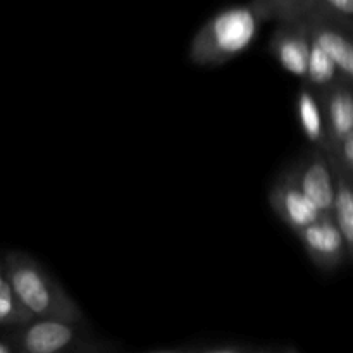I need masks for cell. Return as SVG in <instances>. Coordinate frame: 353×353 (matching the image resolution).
<instances>
[{
    "label": "cell",
    "instance_id": "6da1fadb",
    "mask_svg": "<svg viewBox=\"0 0 353 353\" xmlns=\"http://www.w3.org/2000/svg\"><path fill=\"white\" fill-rule=\"evenodd\" d=\"M265 19L252 2L230 6L205 21L193 34L188 59L199 68H217L243 54Z\"/></svg>",
    "mask_w": 353,
    "mask_h": 353
},
{
    "label": "cell",
    "instance_id": "9a60e30c",
    "mask_svg": "<svg viewBox=\"0 0 353 353\" xmlns=\"http://www.w3.org/2000/svg\"><path fill=\"white\" fill-rule=\"evenodd\" d=\"M262 17L268 21H281L286 17L302 16L316 0H250Z\"/></svg>",
    "mask_w": 353,
    "mask_h": 353
},
{
    "label": "cell",
    "instance_id": "2e32d148",
    "mask_svg": "<svg viewBox=\"0 0 353 353\" xmlns=\"http://www.w3.org/2000/svg\"><path fill=\"white\" fill-rule=\"evenodd\" d=\"M307 12L323 14L353 24V0H316Z\"/></svg>",
    "mask_w": 353,
    "mask_h": 353
},
{
    "label": "cell",
    "instance_id": "8fae6325",
    "mask_svg": "<svg viewBox=\"0 0 353 353\" xmlns=\"http://www.w3.org/2000/svg\"><path fill=\"white\" fill-rule=\"evenodd\" d=\"M334 172H336V200H334L333 216L343 233L345 241H347L348 257L353 262V178L345 171L343 165L336 161L333 154Z\"/></svg>",
    "mask_w": 353,
    "mask_h": 353
},
{
    "label": "cell",
    "instance_id": "4fadbf2b",
    "mask_svg": "<svg viewBox=\"0 0 353 353\" xmlns=\"http://www.w3.org/2000/svg\"><path fill=\"white\" fill-rule=\"evenodd\" d=\"M34 319L17 299L9 278H7L3 261L0 259V330H12L28 321Z\"/></svg>",
    "mask_w": 353,
    "mask_h": 353
},
{
    "label": "cell",
    "instance_id": "ba28073f",
    "mask_svg": "<svg viewBox=\"0 0 353 353\" xmlns=\"http://www.w3.org/2000/svg\"><path fill=\"white\" fill-rule=\"evenodd\" d=\"M312 38L331 55L341 76L353 83V24L323 14L307 12Z\"/></svg>",
    "mask_w": 353,
    "mask_h": 353
},
{
    "label": "cell",
    "instance_id": "e0dca14e",
    "mask_svg": "<svg viewBox=\"0 0 353 353\" xmlns=\"http://www.w3.org/2000/svg\"><path fill=\"white\" fill-rule=\"evenodd\" d=\"M330 154H333L334 157H336V161L343 165L345 171L353 178V133L348 134V137L338 145L336 150L330 152Z\"/></svg>",
    "mask_w": 353,
    "mask_h": 353
},
{
    "label": "cell",
    "instance_id": "52a82bcc",
    "mask_svg": "<svg viewBox=\"0 0 353 353\" xmlns=\"http://www.w3.org/2000/svg\"><path fill=\"white\" fill-rule=\"evenodd\" d=\"M312 33L305 16H293L276 21L268 41V52L286 72L303 79L309 62Z\"/></svg>",
    "mask_w": 353,
    "mask_h": 353
},
{
    "label": "cell",
    "instance_id": "7a4b0ae2",
    "mask_svg": "<svg viewBox=\"0 0 353 353\" xmlns=\"http://www.w3.org/2000/svg\"><path fill=\"white\" fill-rule=\"evenodd\" d=\"M2 261L17 299L31 316L85 323L81 307L37 259L26 252L9 250Z\"/></svg>",
    "mask_w": 353,
    "mask_h": 353
},
{
    "label": "cell",
    "instance_id": "3957f363",
    "mask_svg": "<svg viewBox=\"0 0 353 353\" xmlns=\"http://www.w3.org/2000/svg\"><path fill=\"white\" fill-rule=\"evenodd\" d=\"M3 336L16 347L17 353H112L121 348L116 341L93 333L86 321L34 317L7 330Z\"/></svg>",
    "mask_w": 353,
    "mask_h": 353
},
{
    "label": "cell",
    "instance_id": "30bf717a",
    "mask_svg": "<svg viewBox=\"0 0 353 353\" xmlns=\"http://www.w3.org/2000/svg\"><path fill=\"white\" fill-rule=\"evenodd\" d=\"M295 110L300 130H302V133L309 140L310 147H317L321 150L330 152L326 112H324V103L321 93L307 86L305 83H302L299 93H296Z\"/></svg>",
    "mask_w": 353,
    "mask_h": 353
},
{
    "label": "cell",
    "instance_id": "9c48e42d",
    "mask_svg": "<svg viewBox=\"0 0 353 353\" xmlns=\"http://www.w3.org/2000/svg\"><path fill=\"white\" fill-rule=\"evenodd\" d=\"M321 97L326 112L330 152H334L353 133V83L341 79Z\"/></svg>",
    "mask_w": 353,
    "mask_h": 353
},
{
    "label": "cell",
    "instance_id": "ac0fdd59",
    "mask_svg": "<svg viewBox=\"0 0 353 353\" xmlns=\"http://www.w3.org/2000/svg\"><path fill=\"white\" fill-rule=\"evenodd\" d=\"M0 353H17V350L6 336H2L0 338Z\"/></svg>",
    "mask_w": 353,
    "mask_h": 353
},
{
    "label": "cell",
    "instance_id": "8992f818",
    "mask_svg": "<svg viewBox=\"0 0 353 353\" xmlns=\"http://www.w3.org/2000/svg\"><path fill=\"white\" fill-rule=\"evenodd\" d=\"M300 186L323 214H333L336 200V172L330 152L310 147L292 162Z\"/></svg>",
    "mask_w": 353,
    "mask_h": 353
},
{
    "label": "cell",
    "instance_id": "5b68a950",
    "mask_svg": "<svg viewBox=\"0 0 353 353\" xmlns=\"http://www.w3.org/2000/svg\"><path fill=\"white\" fill-rule=\"evenodd\" d=\"M295 236L302 243L309 261L321 272H336L350 262L347 241L333 214H323Z\"/></svg>",
    "mask_w": 353,
    "mask_h": 353
},
{
    "label": "cell",
    "instance_id": "5bb4252c",
    "mask_svg": "<svg viewBox=\"0 0 353 353\" xmlns=\"http://www.w3.org/2000/svg\"><path fill=\"white\" fill-rule=\"evenodd\" d=\"M272 350H286L278 347H262V345L248 343L240 340H223L210 341V343L200 345H183L174 348H161V352H196V353H257V352H272Z\"/></svg>",
    "mask_w": 353,
    "mask_h": 353
},
{
    "label": "cell",
    "instance_id": "277c9868",
    "mask_svg": "<svg viewBox=\"0 0 353 353\" xmlns=\"http://www.w3.org/2000/svg\"><path fill=\"white\" fill-rule=\"evenodd\" d=\"M268 202L274 216L292 231L300 233L323 216L312 200L305 195L296 179L292 164L278 172L268 192Z\"/></svg>",
    "mask_w": 353,
    "mask_h": 353
},
{
    "label": "cell",
    "instance_id": "7c38bea8",
    "mask_svg": "<svg viewBox=\"0 0 353 353\" xmlns=\"http://www.w3.org/2000/svg\"><path fill=\"white\" fill-rule=\"evenodd\" d=\"M341 79L345 78L341 76L340 69L334 64L331 55L312 38L309 62H307V71L302 83H305L307 86H310V88L316 90V92L324 93L327 92L331 86L340 83Z\"/></svg>",
    "mask_w": 353,
    "mask_h": 353
}]
</instances>
